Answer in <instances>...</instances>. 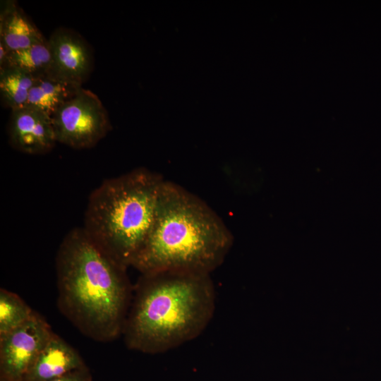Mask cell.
Here are the masks:
<instances>
[{"label": "cell", "instance_id": "cell-9", "mask_svg": "<svg viewBox=\"0 0 381 381\" xmlns=\"http://www.w3.org/2000/svg\"><path fill=\"white\" fill-rule=\"evenodd\" d=\"M85 365L78 351L54 332L23 381H49Z\"/></svg>", "mask_w": 381, "mask_h": 381}, {"label": "cell", "instance_id": "cell-12", "mask_svg": "<svg viewBox=\"0 0 381 381\" xmlns=\"http://www.w3.org/2000/svg\"><path fill=\"white\" fill-rule=\"evenodd\" d=\"M36 78L19 68H0V96L2 106L11 110L24 107Z\"/></svg>", "mask_w": 381, "mask_h": 381}, {"label": "cell", "instance_id": "cell-6", "mask_svg": "<svg viewBox=\"0 0 381 381\" xmlns=\"http://www.w3.org/2000/svg\"><path fill=\"white\" fill-rule=\"evenodd\" d=\"M53 332L34 311L21 325L0 335V381H23Z\"/></svg>", "mask_w": 381, "mask_h": 381}, {"label": "cell", "instance_id": "cell-1", "mask_svg": "<svg viewBox=\"0 0 381 381\" xmlns=\"http://www.w3.org/2000/svg\"><path fill=\"white\" fill-rule=\"evenodd\" d=\"M126 270L83 227L70 230L56 256L59 310L93 340L117 339L123 334L133 291Z\"/></svg>", "mask_w": 381, "mask_h": 381}, {"label": "cell", "instance_id": "cell-8", "mask_svg": "<svg viewBox=\"0 0 381 381\" xmlns=\"http://www.w3.org/2000/svg\"><path fill=\"white\" fill-rule=\"evenodd\" d=\"M7 134L13 149L29 155L49 152L57 143L52 119L28 107L11 110Z\"/></svg>", "mask_w": 381, "mask_h": 381}, {"label": "cell", "instance_id": "cell-4", "mask_svg": "<svg viewBox=\"0 0 381 381\" xmlns=\"http://www.w3.org/2000/svg\"><path fill=\"white\" fill-rule=\"evenodd\" d=\"M164 179L138 168L105 179L90 193L83 228L116 262L131 267L151 227Z\"/></svg>", "mask_w": 381, "mask_h": 381}, {"label": "cell", "instance_id": "cell-14", "mask_svg": "<svg viewBox=\"0 0 381 381\" xmlns=\"http://www.w3.org/2000/svg\"><path fill=\"white\" fill-rule=\"evenodd\" d=\"M31 308L17 294L0 289V335L9 332L28 320Z\"/></svg>", "mask_w": 381, "mask_h": 381}, {"label": "cell", "instance_id": "cell-13", "mask_svg": "<svg viewBox=\"0 0 381 381\" xmlns=\"http://www.w3.org/2000/svg\"><path fill=\"white\" fill-rule=\"evenodd\" d=\"M10 67L21 69L35 78L48 75L51 67V54L48 41L26 49L8 52L0 68Z\"/></svg>", "mask_w": 381, "mask_h": 381}, {"label": "cell", "instance_id": "cell-3", "mask_svg": "<svg viewBox=\"0 0 381 381\" xmlns=\"http://www.w3.org/2000/svg\"><path fill=\"white\" fill-rule=\"evenodd\" d=\"M215 300L210 274H141L123 330L126 346L159 353L195 339L211 321Z\"/></svg>", "mask_w": 381, "mask_h": 381}, {"label": "cell", "instance_id": "cell-2", "mask_svg": "<svg viewBox=\"0 0 381 381\" xmlns=\"http://www.w3.org/2000/svg\"><path fill=\"white\" fill-rule=\"evenodd\" d=\"M233 240L229 229L205 201L164 180L148 235L131 267L140 274H210L224 261Z\"/></svg>", "mask_w": 381, "mask_h": 381}, {"label": "cell", "instance_id": "cell-15", "mask_svg": "<svg viewBox=\"0 0 381 381\" xmlns=\"http://www.w3.org/2000/svg\"><path fill=\"white\" fill-rule=\"evenodd\" d=\"M49 381H92V376L86 365L61 377Z\"/></svg>", "mask_w": 381, "mask_h": 381}, {"label": "cell", "instance_id": "cell-10", "mask_svg": "<svg viewBox=\"0 0 381 381\" xmlns=\"http://www.w3.org/2000/svg\"><path fill=\"white\" fill-rule=\"evenodd\" d=\"M1 5L0 44L8 53L47 40L16 3L6 1Z\"/></svg>", "mask_w": 381, "mask_h": 381}, {"label": "cell", "instance_id": "cell-11", "mask_svg": "<svg viewBox=\"0 0 381 381\" xmlns=\"http://www.w3.org/2000/svg\"><path fill=\"white\" fill-rule=\"evenodd\" d=\"M81 87L49 75L37 78L24 107L40 111L52 118Z\"/></svg>", "mask_w": 381, "mask_h": 381}, {"label": "cell", "instance_id": "cell-5", "mask_svg": "<svg viewBox=\"0 0 381 381\" xmlns=\"http://www.w3.org/2000/svg\"><path fill=\"white\" fill-rule=\"evenodd\" d=\"M52 119L57 143L77 150L95 146L111 128L100 99L83 87Z\"/></svg>", "mask_w": 381, "mask_h": 381}, {"label": "cell", "instance_id": "cell-7", "mask_svg": "<svg viewBox=\"0 0 381 381\" xmlns=\"http://www.w3.org/2000/svg\"><path fill=\"white\" fill-rule=\"evenodd\" d=\"M51 54L49 75L82 87L93 68V55L87 42L76 31L60 27L48 39Z\"/></svg>", "mask_w": 381, "mask_h": 381}]
</instances>
